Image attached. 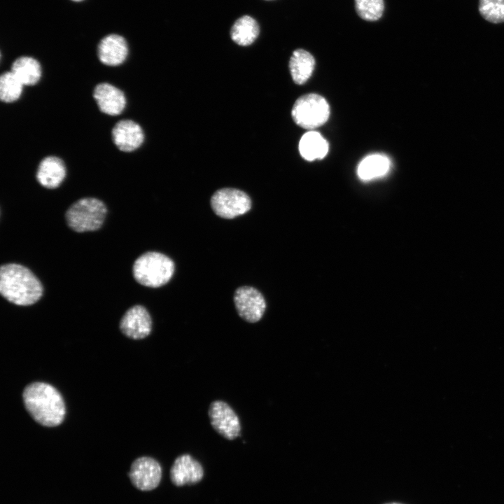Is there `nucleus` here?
<instances>
[{
	"label": "nucleus",
	"mask_w": 504,
	"mask_h": 504,
	"mask_svg": "<svg viewBox=\"0 0 504 504\" xmlns=\"http://www.w3.org/2000/svg\"><path fill=\"white\" fill-rule=\"evenodd\" d=\"M22 399L27 411L38 424L54 427L62 423L65 404L61 393L53 386L41 382L31 383L24 388Z\"/></svg>",
	"instance_id": "nucleus-1"
},
{
	"label": "nucleus",
	"mask_w": 504,
	"mask_h": 504,
	"mask_svg": "<svg viewBox=\"0 0 504 504\" xmlns=\"http://www.w3.org/2000/svg\"><path fill=\"white\" fill-rule=\"evenodd\" d=\"M39 279L27 267L17 263L4 264L0 267V293L8 302L29 306L43 295Z\"/></svg>",
	"instance_id": "nucleus-2"
},
{
	"label": "nucleus",
	"mask_w": 504,
	"mask_h": 504,
	"mask_svg": "<svg viewBox=\"0 0 504 504\" xmlns=\"http://www.w3.org/2000/svg\"><path fill=\"white\" fill-rule=\"evenodd\" d=\"M175 270L174 261L167 255L156 251H148L140 255L134 262L132 274L140 284L158 288L172 277Z\"/></svg>",
	"instance_id": "nucleus-3"
},
{
	"label": "nucleus",
	"mask_w": 504,
	"mask_h": 504,
	"mask_svg": "<svg viewBox=\"0 0 504 504\" xmlns=\"http://www.w3.org/2000/svg\"><path fill=\"white\" fill-rule=\"evenodd\" d=\"M106 213L107 208L102 201L83 197L69 207L65 219L69 227L76 232H91L102 226Z\"/></svg>",
	"instance_id": "nucleus-4"
},
{
	"label": "nucleus",
	"mask_w": 504,
	"mask_h": 504,
	"mask_svg": "<svg viewBox=\"0 0 504 504\" xmlns=\"http://www.w3.org/2000/svg\"><path fill=\"white\" fill-rule=\"evenodd\" d=\"M329 115L330 107L327 101L316 94L301 96L292 109L293 120L304 129H314L323 125Z\"/></svg>",
	"instance_id": "nucleus-5"
},
{
	"label": "nucleus",
	"mask_w": 504,
	"mask_h": 504,
	"mask_svg": "<svg viewBox=\"0 0 504 504\" xmlns=\"http://www.w3.org/2000/svg\"><path fill=\"white\" fill-rule=\"evenodd\" d=\"M211 206L217 216L232 219L247 213L251 208V200L244 191L226 188L218 190L212 195Z\"/></svg>",
	"instance_id": "nucleus-6"
},
{
	"label": "nucleus",
	"mask_w": 504,
	"mask_h": 504,
	"mask_svg": "<svg viewBox=\"0 0 504 504\" xmlns=\"http://www.w3.org/2000/svg\"><path fill=\"white\" fill-rule=\"evenodd\" d=\"M128 477L132 485L143 491H151L158 486L162 479V468L159 462L150 456H141L131 464Z\"/></svg>",
	"instance_id": "nucleus-7"
},
{
	"label": "nucleus",
	"mask_w": 504,
	"mask_h": 504,
	"mask_svg": "<svg viewBox=\"0 0 504 504\" xmlns=\"http://www.w3.org/2000/svg\"><path fill=\"white\" fill-rule=\"evenodd\" d=\"M208 414L211 426L221 436L232 440L239 435V419L227 402L213 401L209 405Z\"/></svg>",
	"instance_id": "nucleus-8"
},
{
	"label": "nucleus",
	"mask_w": 504,
	"mask_h": 504,
	"mask_svg": "<svg viewBox=\"0 0 504 504\" xmlns=\"http://www.w3.org/2000/svg\"><path fill=\"white\" fill-rule=\"evenodd\" d=\"M234 302L239 316L248 323L260 321L266 308L262 293L248 286L239 287L235 290Z\"/></svg>",
	"instance_id": "nucleus-9"
},
{
	"label": "nucleus",
	"mask_w": 504,
	"mask_h": 504,
	"mask_svg": "<svg viewBox=\"0 0 504 504\" xmlns=\"http://www.w3.org/2000/svg\"><path fill=\"white\" fill-rule=\"evenodd\" d=\"M123 335L133 340H141L151 332L152 320L148 310L141 305L129 308L120 321Z\"/></svg>",
	"instance_id": "nucleus-10"
},
{
	"label": "nucleus",
	"mask_w": 504,
	"mask_h": 504,
	"mask_svg": "<svg viewBox=\"0 0 504 504\" xmlns=\"http://www.w3.org/2000/svg\"><path fill=\"white\" fill-rule=\"evenodd\" d=\"M203 475L200 463L188 454L178 456L170 469V479L177 486L197 483Z\"/></svg>",
	"instance_id": "nucleus-11"
},
{
	"label": "nucleus",
	"mask_w": 504,
	"mask_h": 504,
	"mask_svg": "<svg viewBox=\"0 0 504 504\" xmlns=\"http://www.w3.org/2000/svg\"><path fill=\"white\" fill-rule=\"evenodd\" d=\"M112 139L123 152H132L141 146L144 134L141 126L131 120H121L112 129Z\"/></svg>",
	"instance_id": "nucleus-12"
},
{
	"label": "nucleus",
	"mask_w": 504,
	"mask_h": 504,
	"mask_svg": "<svg viewBox=\"0 0 504 504\" xmlns=\"http://www.w3.org/2000/svg\"><path fill=\"white\" fill-rule=\"evenodd\" d=\"M93 97L99 110L109 115L120 114L126 106V98L122 91L108 83L97 85Z\"/></svg>",
	"instance_id": "nucleus-13"
},
{
	"label": "nucleus",
	"mask_w": 504,
	"mask_h": 504,
	"mask_svg": "<svg viewBox=\"0 0 504 504\" xmlns=\"http://www.w3.org/2000/svg\"><path fill=\"white\" fill-rule=\"evenodd\" d=\"M128 54L125 39L118 34H109L98 45L97 55L102 63L107 66H118L124 62Z\"/></svg>",
	"instance_id": "nucleus-14"
},
{
	"label": "nucleus",
	"mask_w": 504,
	"mask_h": 504,
	"mask_svg": "<svg viewBox=\"0 0 504 504\" xmlns=\"http://www.w3.org/2000/svg\"><path fill=\"white\" fill-rule=\"evenodd\" d=\"M64 162L55 156L44 158L39 163L36 177L44 188L54 189L60 186L66 176Z\"/></svg>",
	"instance_id": "nucleus-15"
},
{
	"label": "nucleus",
	"mask_w": 504,
	"mask_h": 504,
	"mask_svg": "<svg viewBox=\"0 0 504 504\" xmlns=\"http://www.w3.org/2000/svg\"><path fill=\"white\" fill-rule=\"evenodd\" d=\"M314 66L315 59L308 51L303 49L293 51L289 61V69L295 83L302 85L306 83L311 77Z\"/></svg>",
	"instance_id": "nucleus-16"
},
{
	"label": "nucleus",
	"mask_w": 504,
	"mask_h": 504,
	"mask_svg": "<svg viewBox=\"0 0 504 504\" xmlns=\"http://www.w3.org/2000/svg\"><path fill=\"white\" fill-rule=\"evenodd\" d=\"M259 33L258 23L249 15H244L238 18L230 29L232 40L242 46L252 44L258 38Z\"/></svg>",
	"instance_id": "nucleus-17"
},
{
	"label": "nucleus",
	"mask_w": 504,
	"mask_h": 504,
	"mask_svg": "<svg viewBox=\"0 0 504 504\" xmlns=\"http://www.w3.org/2000/svg\"><path fill=\"white\" fill-rule=\"evenodd\" d=\"M10 71L24 85H34L41 77V67L34 58L22 56L17 58L11 66Z\"/></svg>",
	"instance_id": "nucleus-18"
},
{
	"label": "nucleus",
	"mask_w": 504,
	"mask_h": 504,
	"mask_svg": "<svg viewBox=\"0 0 504 504\" xmlns=\"http://www.w3.org/2000/svg\"><path fill=\"white\" fill-rule=\"evenodd\" d=\"M302 157L309 161L323 158L328 151L327 141L317 132L305 133L299 143Z\"/></svg>",
	"instance_id": "nucleus-19"
},
{
	"label": "nucleus",
	"mask_w": 504,
	"mask_h": 504,
	"mask_svg": "<svg viewBox=\"0 0 504 504\" xmlns=\"http://www.w3.org/2000/svg\"><path fill=\"white\" fill-rule=\"evenodd\" d=\"M390 167L388 158L382 154H373L365 157L357 169L358 177L363 181H370L385 175Z\"/></svg>",
	"instance_id": "nucleus-20"
},
{
	"label": "nucleus",
	"mask_w": 504,
	"mask_h": 504,
	"mask_svg": "<svg viewBox=\"0 0 504 504\" xmlns=\"http://www.w3.org/2000/svg\"><path fill=\"white\" fill-rule=\"evenodd\" d=\"M24 85L10 71L4 72L0 77V99L6 103L18 100L22 92Z\"/></svg>",
	"instance_id": "nucleus-21"
},
{
	"label": "nucleus",
	"mask_w": 504,
	"mask_h": 504,
	"mask_svg": "<svg viewBox=\"0 0 504 504\" xmlns=\"http://www.w3.org/2000/svg\"><path fill=\"white\" fill-rule=\"evenodd\" d=\"M355 8L362 19L376 21L383 14L384 4L383 0H355Z\"/></svg>",
	"instance_id": "nucleus-22"
},
{
	"label": "nucleus",
	"mask_w": 504,
	"mask_h": 504,
	"mask_svg": "<svg viewBox=\"0 0 504 504\" xmlns=\"http://www.w3.org/2000/svg\"><path fill=\"white\" fill-rule=\"evenodd\" d=\"M482 17L492 23L504 22V0H479Z\"/></svg>",
	"instance_id": "nucleus-23"
},
{
	"label": "nucleus",
	"mask_w": 504,
	"mask_h": 504,
	"mask_svg": "<svg viewBox=\"0 0 504 504\" xmlns=\"http://www.w3.org/2000/svg\"><path fill=\"white\" fill-rule=\"evenodd\" d=\"M385 504H402V503H385Z\"/></svg>",
	"instance_id": "nucleus-24"
},
{
	"label": "nucleus",
	"mask_w": 504,
	"mask_h": 504,
	"mask_svg": "<svg viewBox=\"0 0 504 504\" xmlns=\"http://www.w3.org/2000/svg\"><path fill=\"white\" fill-rule=\"evenodd\" d=\"M73 1H82V0H73Z\"/></svg>",
	"instance_id": "nucleus-25"
}]
</instances>
